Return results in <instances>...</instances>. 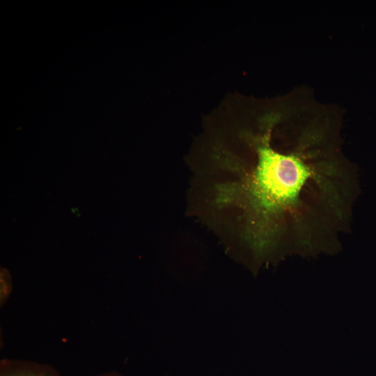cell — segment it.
<instances>
[{"mask_svg":"<svg viewBox=\"0 0 376 376\" xmlns=\"http://www.w3.org/2000/svg\"><path fill=\"white\" fill-rule=\"evenodd\" d=\"M247 109L236 148L210 186V206L228 214L238 256L256 270L338 251L359 194L341 110L306 87Z\"/></svg>","mask_w":376,"mask_h":376,"instance_id":"1","label":"cell"},{"mask_svg":"<svg viewBox=\"0 0 376 376\" xmlns=\"http://www.w3.org/2000/svg\"><path fill=\"white\" fill-rule=\"evenodd\" d=\"M0 376H61V375L48 363L3 358L0 361Z\"/></svg>","mask_w":376,"mask_h":376,"instance_id":"2","label":"cell"},{"mask_svg":"<svg viewBox=\"0 0 376 376\" xmlns=\"http://www.w3.org/2000/svg\"><path fill=\"white\" fill-rule=\"evenodd\" d=\"M13 290V282L10 273L1 269L0 273V305L3 306L8 301Z\"/></svg>","mask_w":376,"mask_h":376,"instance_id":"3","label":"cell"},{"mask_svg":"<svg viewBox=\"0 0 376 376\" xmlns=\"http://www.w3.org/2000/svg\"><path fill=\"white\" fill-rule=\"evenodd\" d=\"M96 376H124L120 373L116 372V371H111V372H107L99 374Z\"/></svg>","mask_w":376,"mask_h":376,"instance_id":"4","label":"cell"}]
</instances>
